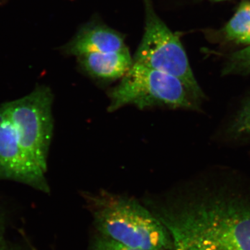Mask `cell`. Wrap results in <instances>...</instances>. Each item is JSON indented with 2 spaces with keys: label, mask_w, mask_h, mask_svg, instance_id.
Segmentation results:
<instances>
[{
  "label": "cell",
  "mask_w": 250,
  "mask_h": 250,
  "mask_svg": "<svg viewBox=\"0 0 250 250\" xmlns=\"http://www.w3.org/2000/svg\"><path fill=\"white\" fill-rule=\"evenodd\" d=\"M146 202L170 233L171 250H250V199L228 186Z\"/></svg>",
  "instance_id": "cell-1"
},
{
  "label": "cell",
  "mask_w": 250,
  "mask_h": 250,
  "mask_svg": "<svg viewBox=\"0 0 250 250\" xmlns=\"http://www.w3.org/2000/svg\"><path fill=\"white\" fill-rule=\"evenodd\" d=\"M53 94L38 85L24 98L0 106V180H11L45 193L47 156L53 136Z\"/></svg>",
  "instance_id": "cell-2"
},
{
  "label": "cell",
  "mask_w": 250,
  "mask_h": 250,
  "mask_svg": "<svg viewBox=\"0 0 250 250\" xmlns=\"http://www.w3.org/2000/svg\"><path fill=\"white\" fill-rule=\"evenodd\" d=\"M84 197L100 236L136 249L172 250L167 229L137 200L105 190Z\"/></svg>",
  "instance_id": "cell-3"
},
{
  "label": "cell",
  "mask_w": 250,
  "mask_h": 250,
  "mask_svg": "<svg viewBox=\"0 0 250 250\" xmlns=\"http://www.w3.org/2000/svg\"><path fill=\"white\" fill-rule=\"evenodd\" d=\"M107 111L126 105L139 109L153 107L198 109V103L177 77L134 62L119 84L108 93Z\"/></svg>",
  "instance_id": "cell-4"
},
{
  "label": "cell",
  "mask_w": 250,
  "mask_h": 250,
  "mask_svg": "<svg viewBox=\"0 0 250 250\" xmlns=\"http://www.w3.org/2000/svg\"><path fill=\"white\" fill-rule=\"evenodd\" d=\"M144 34L134 62L177 77L199 103L205 98V93L194 76L178 36L158 16L151 0H144Z\"/></svg>",
  "instance_id": "cell-5"
},
{
  "label": "cell",
  "mask_w": 250,
  "mask_h": 250,
  "mask_svg": "<svg viewBox=\"0 0 250 250\" xmlns=\"http://www.w3.org/2000/svg\"><path fill=\"white\" fill-rule=\"evenodd\" d=\"M128 49L121 33L98 22L87 24L62 47L67 55L111 52Z\"/></svg>",
  "instance_id": "cell-6"
},
{
  "label": "cell",
  "mask_w": 250,
  "mask_h": 250,
  "mask_svg": "<svg viewBox=\"0 0 250 250\" xmlns=\"http://www.w3.org/2000/svg\"><path fill=\"white\" fill-rule=\"evenodd\" d=\"M77 61L90 76L110 81L123 78L134 64L129 49L83 54L77 57Z\"/></svg>",
  "instance_id": "cell-7"
},
{
  "label": "cell",
  "mask_w": 250,
  "mask_h": 250,
  "mask_svg": "<svg viewBox=\"0 0 250 250\" xmlns=\"http://www.w3.org/2000/svg\"><path fill=\"white\" fill-rule=\"evenodd\" d=\"M228 40L250 45V2L243 1L224 28Z\"/></svg>",
  "instance_id": "cell-8"
},
{
  "label": "cell",
  "mask_w": 250,
  "mask_h": 250,
  "mask_svg": "<svg viewBox=\"0 0 250 250\" xmlns=\"http://www.w3.org/2000/svg\"><path fill=\"white\" fill-rule=\"evenodd\" d=\"M228 133L233 139L250 141V95L233 117Z\"/></svg>",
  "instance_id": "cell-9"
},
{
  "label": "cell",
  "mask_w": 250,
  "mask_h": 250,
  "mask_svg": "<svg viewBox=\"0 0 250 250\" xmlns=\"http://www.w3.org/2000/svg\"><path fill=\"white\" fill-rule=\"evenodd\" d=\"M223 74L225 75H250V45L233 52L229 57L224 66Z\"/></svg>",
  "instance_id": "cell-10"
},
{
  "label": "cell",
  "mask_w": 250,
  "mask_h": 250,
  "mask_svg": "<svg viewBox=\"0 0 250 250\" xmlns=\"http://www.w3.org/2000/svg\"><path fill=\"white\" fill-rule=\"evenodd\" d=\"M90 250H143L123 246L108 238L99 236L93 240Z\"/></svg>",
  "instance_id": "cell-11"
},
{
  "label": "cell",
  "mask_w": 250,
  "mask_h": 250,
  "mask_svg": "<svg viewBox=\"0 0 250 250\" xmlns=\"http://www.w3.org/2000/svg\"><path fill=\"white\" fill-rule=\"evenodd\" d=\"M0 250H20L11 245L6 244L4 241H0Z\"/></svg>",
  "instance_id": "cell-12"
},
{
  "label": "cell",
  "mask_w": 250,
  "mask_h": 250,
  "mask_svg": "<svg viewBox=\"0 0 250 250\" xmlns=\"http://www.w3.org/2000/svg\"><path fill=\"white\" fill-rule=\"evenodd\" d=\"M214 1H220V0H214Z\"/></svg>",
  "instance_id": "cell-13"
}]
</instances>
